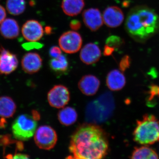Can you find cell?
<instances>
[{
    "mask_svg": "<svg viewBox=\"0 0 159 159\" xmlns=\"http://www.w3.org/2000/svg\"><path fill=\"white\" fill-rule=\"evenodd\" d=\"M126 83L125 76L122 71L114 70L107 74L106 78V84L111 90L119 91L124 88Z\"/></svg>",
    "mask_w": 159,
    "mask_h": 159,
    "instance_id": "obj_15",
    "label": "cell"
},
{
    "mask_svg": "<svg viewBox=\"0 0 159 159\" xmlns=\"http://www.w3.org/2000/svg\"><path fill=\"white\" fill-rule=\"evenodd\" d=\"M66 159H80L76 157L73 156H70L66 158Z\"/></svg>",
    "mask_w": 159,
    "mask_h": 159,
    "instance_id": "obj_34",
    "label": "cell"
},
{
    "mask_svg": "<svg viewBox=\"0 0 159 159\" xmlns=\"http://www.w3.org/2000/svg\"><path fill=\"white\" fill-rule=\"evenodd\" d=\"M43 60L36 53H29L23 56L21 61L23 70L29 74L37 73L42 67Z\"/></svg>",
    "mask_w": 159,
    "mask_h": 159,
    "instance_id": "obj_12",
    "label": "cell"
},
{
    "mask_svg": "<svg viewBox=\"0 0 159 159\" xmlns=\"http://www.w3.org/2000/svg\"><path fill=\"white\" fill-rule=\"evenodd\" d=\"M22 46L24 48L26 49V50H31L33 48H40L42 47V44H41L35 42L27 43L24 44Z\"/></svg>",
    "mask_w": 159,
    "mask_h": 159,
    "instance_id": "obj_27",
    "label": "cell"
},
{
    "mask_svg": "<svg viewBox=\"0 0 159 159\" xmlns=\"http://www.w3.org/2000/svg\"><path fill=\"white\" fill-rule=\"evenodd\" d=\"M125 28L134 40L145 43L159 31V16L147 6H136L129 12Z\"/></svg>",
    "mask_w": 159,
    "mask_h": 159,
    "instance_id": "obj_2",
    "label": "cell"
},
{
    "mask_svg": "<svg viewBox=\"0 0 159 159\" xmlns=\"http://www.w3.org/2000/svg\"><path fill=\"white\" fill-rule=\"evenodd\" d=\"M99 79L93 75H84L79 80L78 86L82 93L87 96L95 95L100 86Z\"/></svg>",
    "mask_w": 159,
    "mask_h": 159,
    "instance_id": "obj_13",
    "label": "cell"
},
{
    "mask_svg": "<svg viewBox=\"0 0 159 159\" xmlns=\"http://www.w3.org/2000/svg\"><path fill=\"white\" fill-rule=\"evenodd\" d=\"M5 159H30L29 157L25 154L18 153L14 155H8Z\"/></svg>",
    "mask_w": 159,
    "mask_h": 159,
    "instance_id": "obj_28",
    "label": "cell"
},
{
    "mask_svg": "<svg viewBox=\"0 0 159 159\" xmlns=\"http://www.w3.org/2000/svg\"><path fill=\"white\" fill-rule=\"evenodd\" d=\"M6 121H5L4 118H2L1 119V121H0V127H4L5 125H6Z\"/></svg>",
    "mask_w": 159,
    "mask_h": 159,
    "instance_id": "obj_33",
    "label": "cell"
},
{
    "mask_svg": "<svg viewBox=\"0 0 159 159\" xmlns=\"http://www.w3.org/2000/svg\"><path fill=\"white\" fill-rule=\"evenodd\" d=\"M60 48L68 54H74L80 50L82 39L79 33L74 31H68L63 33L58 40Z\"/></svg>",
    "mask_w": 159,
    "mask_h": 159,
    "instance_id": "obj_6",
    "label": "cell"
},
{
    "mask_svg": "<svg viewBox=\"0 0 159 159\" xmlns=\"http://www.w3.org/2000/svg\"><path fill=\"white\" fill-rule=\"evenodd\" d=\"M16 110L14 100L9 97H0V117L9 118L13 116Z\"/></svg>",
    "mask_w": 159,
    "mask_h": 159,
    "instance_id": "obj_18",
    "label": "cell"
},
{
    "mask_svg": "<svg viewBox=\"0 0 159 159\" xmlns=\"http://www.w3.org/2000/svg\"><path fill=\"white\" fill-rule=\"evenodd\" d=\"M77 117L75 109L70 107H64L57 114V118L61 124L65 126L74 124L77 121Z\"/></svg>",
    "mask_w": 159,
    "mask_h": 159,
    "instance_id": "obj_19",
    "label": "cell"
},
{
    "mask_svg": "<svg viewBox=\"0 0 159 159\" xmlns=\"http://www.w3.org/2000/svg\"><path fill=\"white\" fill-rule=\"evenodd\" d=\"M49 54L53 58H57L61 54V49L57 46H53L50 49Z\"/></svg>",
    "mask_w": 159,
    "mask_h": 159,
    "instance_id": "obj_26",
    "label": "cell"
},
{
    "mask_svg": "<svg viewBox=\"0 0 159 159\" xmlns=\"http://www.w3.org/2000/svg\"><path fill=\"white\" fill-rule=\"evenodd\" d=\"M108 138L98 125L84 124L80 125L71 136L69 150L80 159H102L107 154Z\"/></svg>",
    "mask_w": 159,
    "mask_h": 159,
    "instance_id": "obj_1",
    "label": "cell"
},
{
    "mask_svg": "<svg viewBox=\"0 0 159 159\" xmlns=\"http://www.w3.org/2000/svg\"><path fill=\"white\" fill-rule=\"evenodd\" d=\"M22 33L27 40L35 42L42 38L44 31L42 26L38 21L30 20L24 24L22 29Z\"/></svg>",
    "mask_w": 159,
    "mask_h": 159,
    "instance_id": "obj_9",
    "label": "cell"
},
{
    "mask_svg": "<svg viewBox=\"0 0 159 159\" xmlns=\"http://www.w3.org/2000/svg\"><path fill=\"white\" fill-rule=\"evenodd\" d=\"M18 61L15 54L1 47L0 48V74H9L15 70Z\"/></svg>",
    "mask_w": 159,
    "mask_h": 159,
    "instance_id": "obj_8",
    "label": "cell"
},
{
    "mask_svg": "<svg viewBox=\"0 0 159 159\" xmlns=\"http://www.w3.org/2000/svg\"><path fill=\"white\" fill-rule=\"evenodd\" d=\"M6 11L4 7L0 5V24H1L6 17Z\"/></svg>",
    "mask_w": 159,
    "mask_h": 159,
    "instance_id": "obj_31",
    "label": "cell"
},
{
    "mask_svg": "<svg viewBox=\"0 0 159 159\" xmlns=\"http://www.w3.org/2000/svg\"><path fill=\"white\" fill-rule=\"evenodd\" d=\"M48 99L49 104L52 107L56 108H63L70 101V92L65 86H54L49 91Z\"/></svg>",
    "mask_w": 159,
    "mask_h": 159,
    "instance_id": "obj_7",
    "label": "cell"
},
{
    "mask_svg": "<svg viewBox=\"0 0 159 159\" xmlns=\"http://www.w3.org/2000/svg\"><path fill=\"white\" fill-rule=\"evenodd\" d=\"M81 23L78 20H73L70 23V27L71 29L74 30H79L81 27Z\"/></svg>",
    "mask_w": 159,
    "mask_h": 159,
    "instance_id": "obj_29",
    "label": "cell"
},
{
    "mask_svg": "<svg viewBox=\"0 0 159 159\" xmlns=\"http://www.w3.org/2000/svg\"><path fill=\"white\" fill-rule=\"evenodd\" d=\"M0 32L5 38L13 39L17 37L19 34V26L16 20L6 19L1 23Z\"/></svg>",
    "mask_w": 159,
    "mask_h": 159,
    "instance_id": "obj_16",
    "label": "cell"
},
{
    "mask_svg": "<svg viewBox=\"0 0 159 159\" xmlns=\"http://www.w3.org/2000/svg\"><path fill=\"white\" fill-rule=\"evenodd\" d=\"M131 159H159L156 152L147 146L136 147L132 154Z\"/></svg>",
    "mask_w": 159,
    "mask_h": 159,
    "instance_id": "obj_21",
    "label": "cell"
},
{
    "mask_svg": "<svg viewBox=\"0 0 159 159\" xmlns=\"http://www.w3.org/2000/svg\"><path fill=\"white\" fill-rule=\"evenodd\" d=\"M106 43L107 45L116 49L122 45V44L123 43V41L119 36L112 35V36H110L107 39Z\"/></svg>",
    "mask_w": 159,
    "mask_h": 159,
    "instance_id": "obj_24",
    "label": "cell"
},
{
    "mask_svg": "<svg viewBox=\"0 0 159 159\" xmlns=\"http://www.w3.org/2000/svg\"><path fill=\"white\" fill-rule=\"evenodd\" d=\"M84 6V0H63L61 8L69 16H75L80 13Z\"/></svg>",
    "mask_w": 159,
    "mask_h": 159,
    "instance_id": "obj_17",
    "label": "cell"
},
{
    "mask_svg": "<svg viewBox=\"0 0 159 159\" xmlns=\"http://www.w3.org/2000/svg\"><path fill=\"white\" fill-rule=\"evenodd\" d=\"M102 19L107 27L115 28L119 27L123 22L124 14L122 9L117 6H110L103 11Z\"/></svg>",
    "mask_w": 159,
    "mask_h": 159,
    "instance_id": "obj_10",
    "label": "cell"
},
{
    "mask_svg": "<svg viewBox=\"0 0 159 159\" xmlns=\"http://www.w3.org/2000/svg\"><path fill=\"white\" fill-rule=\"evenodd\" d=\"M51 70L58 75L66 74L69 70V63L65 55L61 54L57 58H53L49 61Z\"/></svg>",
    "mask_w": 159,
    "mask_h": 159,
    "instance_id": "obj_20",
    "label": "cell"
},
{
    "mask_svg": "<svg viewBox=\"0 0 159 159\" xmlns=\"http://www.w3.org/2000/svg\"><path fill=\"white\" fill-rule=\"evenodd\" d=\"M25 7V0H7L6 8L10 14L13 15L22 14Z\"/></svg>",
    "mask_w": 159,
    "mask_h": 159,
    "instance_id": "obj_22",
    "label": "cell"
},
{
    "mask_svg": "<svg viewBox=\"0 0 159 159\" xmlns=\"http://www.w3.org/2000/svg\"><path fill=\"white\" fill-rule=\"evenodd\" d=\"M148 97H147V104L149 107L156 105L157 99L159 98V86L152 84L148 87Z\"/></svg>",
    "mask_w": 159,
    "mask_h": 159,
    "instance_id": "obj_23",
    "label": "cell"
},
{
    "mask_svg": "<svg viewBox=\"0 0 159 159\" xmlns=\"http://www.w3.org/2000/svg\"><path fill=\"white\" fill-rule=\"evenodd\" d=\"M31 116L34 118V120H36V121L39 120L40 118V116L39 114V113L38 112H37L36 111H32V116Z\"/></svg>",
    "mask_w": 159,
    "mask_h": 159,
    "instance_id": "obj_32",
    "label": "cell"
},
{
    "mask_svg": "<svg viewBox=\"0 0 159 159\" xmlns=\"http://www.w3.org/2000/svg\"><path fill=\"white\" fill-rule=\"evenodd\" d=\"M34 140L39 148L44 150H50L54 148L57 143V134L51 126L41 125L35 131Z\"/></svg>",
    "mask_w": 159,
    "mask_h": 159,
    "instance_id": "obj_5",
    "label": "cell"
},
{
    "mask_svg": "<svg viewBox=\"0 0 159 159\" xmlns=\"http://www.w3.org/2000/svg\"><path fill=\"white\" fill-rule=\"evenodd\" d=\"M134 140L141 145H152L159 141V121L152 114H145L137 120L134 131Z\"/></svg>",
    "mask_w": 159,
    "mask_h": 159,
    "instance_id": "obj_3",
    "label": "cell"
},
{
    "mask_svg": "<svg viewBox=\"0 0 159 159\" xmlns=\"http://www.w3.org/2000/svg\"><path fill=\"white\" fill-rule=\"evenodd\" d=\"M101 52L97 45L93 43L87 44L81 49L80 54V60L85 64H93L100 59Z\"/></svg>",
    "mask_w": 159,
    "mask_h": 159,
    "instance_id": "obj_14",
    "label": "cell"
},
{
    "mask_svg": "<svg viewBox=\"0 0 159 159\" xmlns=\"http://www.w3.org/2000/svg\"><path fill=\"white\" fill-rule=\"evenodd\" d=\"M131 59L128 55H125L122 57L119 63V69L120 71L124 72L130 67Z\"/></svg>",
    "mask_w": 159,
    "mask_h": 159,
    "instance_id": "obj_25",
    "label": "cell"
},
{
    "mask_svg": "<svg viewBox=\"0 0 159 159\" xmlns=\"http://www.w3.org/2000/svg\"><path fill=\"white\" fill-rule=\"evenodd\" d=\"M37 126V121L32 116L23 114L15 120L11 130L16 139L21 141H28L35 134Z\"/></svg>",
    "mask_w": 159,
    "mask_h": 159,
    "instance_id": "obj_4",
    "label": "cell"
},
{
    "mask_svg": "<svg viewBox=\"0 0 159 159\" xmlns=\"http://www.w3.org/2000/svg\"><path fill=\"white\" fill-rule=\"evenodd\" d=\"M115 49L113 48L110 47L108 45H106L104 47V51H103V54L105 56H108L113 53Z\"/></svg>",
    "mask_w": 159,
    "mask_h": 159,
    "instance_id": "obj_30",
    "label": "cell"
},
{
    "mask_svg": "<svg viewBox=\"0 0 159 159\" xmlns=\"http://www.w3.org/2000/svg\"><path fill=\"white\" fill-rule=\"evenodd\" d=\"M84 22L90 30L95 31L102 26L103 19L99 9L90 8L84 11L82 15Z\"/></svg>",
    "mask_w": 159,
    "mask_h": 159,
    "instance_id": "obj_11",
    "label": "cell"
}]
</instances>
